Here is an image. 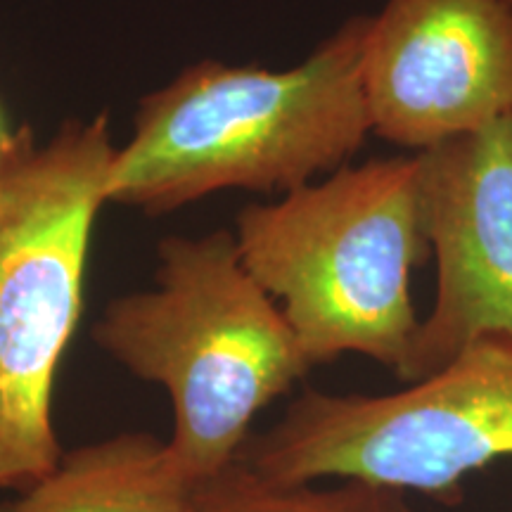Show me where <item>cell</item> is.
<instances>
[{"mask_svg": "<svg viewBox=\"0 0 512 512\" xmlns=\"http://www.w3.org/2000/svg\"><path fill=\"white\" fill-rule=\"evenodd\" d=\"M354 17L290 69L204 60L145 95L114 152L107 202L169 214L219 190L290 192L344 166L370 136Z\"/></svg>", "mask_w": 512, "mask_h": 512, "instance_id": "1", "label": "cell"}, {"mask_svg": "<svg viewBox=\"0 0 512 512\" xmlns=\"http://www.w3.org/2000/svg\"><path fill=\"white\" fill-rule=\"evenodd\" d=\"M155 287L105 306L95 344L174 406L169 448L192 482L240 458L252 422L313 368L230 230L159 242Z\"/></svg>", "mask_w": 512, "mask_h": 512, "instance_id": "2", "label": "cell"}, {"mask_svg": "<svg viewBox=\"0 0 512 512\" xmlns=\"http://www.w3.org/2000/svg\"><path fill=\"white\" fill-rule=\"evenodd\" d=\"M235 240L311 366L361 354L401 377L420 328L411 273L430 256L422 152L344 164L280 202L249 204Z\"/></svg>", "mask_w": 512, "mask_h": 512, "instance_id": "3", "label": "cell"}, {"mask_svg": "<svg viewBox=\"0 0 512 512\" xmlns=\"http://www.w3.org/2000/svg\"><path fill=\"white\" fill-rule=\"evenodd\" d=\"M114 152L105 114L67 121L46 143L29 126L0 143V489H29L62 458L55 377Z\"/></svg>", "mask_w": 512, "mask_h": 512, "instance_id": "4", "label": "cell"}, {"mask_svg": "<svg viewBox=\"0 0 512 512\" xmlns=\"http://www.w3.org/2000/svg\"><path fill=\"white\" fill-rule=\"evenodd\" d=\"M512 458V337L486 335L394 394L306 389L240 453L275 484L363 479L456 501L463 479Z\"/></svg>", "mask_w": 512, "mask_h": 512, "instance_id": "5", "label": "cell"}, {"mask_svg": "<svg viewBox=\"0 0 512 512\" xmlns=\"http://www.w3.org/2000/svg\"><path fill=\"white\" fill-rule=\"evenodd\" d=\"M361 83L370 133L418 152L512 117V3L387 0Z\"/></svg>", "mask_w": 512, "mask_h": 512, "instance_id": "6", "label": "cell"}, {"mask_svg": "<svg viewBox=\"0 0 512 512\" xmlns=\"http://www.w3.org/2000/svg\"><path fill=\"white\" fill-rule=\"evenodd\" d=\"M437 292L420 320L413 384L486 335L512 337V117L422 152Z\"/></svg>", "mask_w": 512, "mask_h": 512, "instance_id": "7", "label": "cell"}, {"mask_svg": "<svg viewBox=\"0 0 512 512\" xmlns=\"http://www.w3.org/2000/svg\"><path fill=\"white\" fill-rule=\"evenodd\" d=\"M195 482L171 453L169 441L128 432L62 453L15 512H190Z\"/></svg>", "mask_w": 512, "mask_h": 512, "instance_id": "8", "label": "cell"}, {"mask_svg": "<svg viewBox=\"0 0 512 512\" xmlns=\"http://www.w3.org/2000/svg\"><path fill=\"white\" fill-rule=\"evenodd\" d=\"M406 491L363 479L275 484L235 460L195 486L190 512H413Z\"/></svg>", "mask_w": 512, "mask_h": 512, "instance_id": "9", "label": "cell"}, {"mask_svg": "<svg viewBox=\"0 0 512 512\" xmlns=\"http://www.w3.org/2000/svg\"><path fill=\"white\" fill-rule=\"evenodd\" d=\"M0 512H15V510H12V503H0Z\"/></svg>", "mask_w": 512, "mask_h": 512, "instance_id": "10", "label": "cell"}, {"mask_svg": "<svg viewBox=\"0 0 512 512\" xmlns=\"http://www.w3.org/2000/svg\"><path fill=\"white\" fill-rule=\"evenodd\" d=\"M3 138H5V133H3V128H0V143H3Z\"/></svg>", "mask_w": 512, "mask_h": 512, "instance_id": "11", "label": "cell"}, {"mask_svg": "<svg viewBox=\"0 0 512 512\" xmlns=\"http://www.w3.org/2000/svg\"><path fill=\"white\" fill-rule=\"evenodd\" d=\"M510 3H512V0H510Z\"/></svg>", "mask_w": 512, "mask_h": 512, "instance_id": "12", "label": "cell"}]
</instances>
